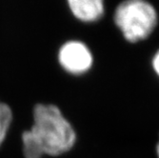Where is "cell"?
I'll use <instances>...</instances> for the list:
<instances>
[{
  "label": "cell",
  "instance_id": "277c9868",
  "mask_svg": "<svg viewBox=\"0 0 159 158\" xmlns=\"http://www.w3.org/2000/svg\"><path fill=\"white\" fill-rule=\"evenodd\" d=\"M73 16L85 24H93L103 18L105 0H66Z\"/></svg>",
  "mask_w": 159,
  "mask_h": 158
},
{
  "label": "cell",
  "instance_id": "5b68a950",
  "mask_svg": "<svg viewBox=\"0 0 159 158\" xmlns=\"http://www.w3.org/2000/svg\"><path fill=\"white\" fill-rule=\"evenodd\" d=\"M21 145H22V154L24 158H44L41 148L37 144L34 137L33 136L31 131L27 129L21 133Z\"/></svg>",
  "mask_w": 159,
  "mask_h": 158
},
{
  "label": "cell",
  "instance_id": "6da1fadb",
  "mask_svg": "<svg viewBox=\"0 0 159 158\" xmlns=\"http://www.w3.org/2000/svg\"><path fill=\"white\" fill-rule=\"evenodd\" d=\"M45 156L67 154L77 143V132L63 111L53 103H37L29 128Z\"/></svg>",
  "mask_w": 159,
  "mask_h": 158
},
{
  "label": "cell",
  "instance_id": "8992f818",
  "mask_svg": "<svg viewBox=\"0 0 159 158\" xmlns=\"http://www.w3.org/2000/svg\"><path fill=\"white\" fill-rule=\"evenodd\" d=\"M12 121V109L8 103L0 100V148L2 147L8 137Z\"/></svg>",
  "mask_w": 159,
  "mask_h": 158
},
{
  "label": "cell",
  "instance_id": "ba28073f",
  "mask_svg": "<svg viewBox=\"0 0 159 158\" xmlns=\"http://www.w3.org/2000/svg\"><path fill=\"white\" fill-rule=\"evenodd\" d=\"M154 152H155V157H156V158H159V133H158L157 141H156V144H155Z\"/></svg>",
  "mask_w": 159,
  "mask_h": 158
},
{
  "label": "cell",
  "instance_id": "3957f363",
  "mask_svg": "<svg viewBox=\"0 0 159 158\" xmlns=\"http://www.w3.org/2000/svg\"><path fill=\"white\" fill-rule=\"evenodd\" d=\"M57 61L66 74L83 76L89 74L94 65L91 48L80 40H69L61 45L57 52Z\"/></svg>",
  "mask_w": 159,
  "mask_h": 158
},
{
  "label": "cell",
  "instance_id": "52a82bcc",
  "mask_svg": "<svg viewBox=\"0 0 159 158\" xmlns=\"http://www.w3.org/2000/svg\"><path fill=\"white\" fill-rule=\"evenodd\" d=\"M151 67L152 69L153 74L159 79V49L153 53L152 60H151Z\"/></svg>",
  "mask_w": 159,
  "mask_h": 158
},
{
  "label": "cell",
  "instance_id": "7a4b0ae2",
  "mask_svg": "<svg viewBox=\"0 0 159 158\" xmlns=\"http://www.w3.org/2000/svg\"><path fill=\"white\" fill-rule=\"evenodd\" d=\"M112 20L129 43L148 39L158 25V11L148 0H122L114 9Z\"/></svg>",
  "mask_w": 159,
  "mask_h": 158
}]
</instances>
